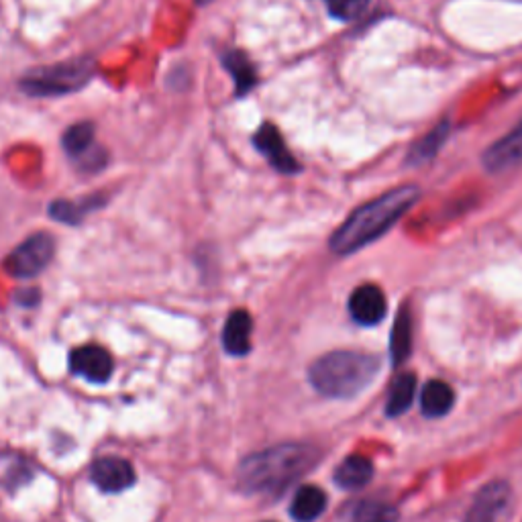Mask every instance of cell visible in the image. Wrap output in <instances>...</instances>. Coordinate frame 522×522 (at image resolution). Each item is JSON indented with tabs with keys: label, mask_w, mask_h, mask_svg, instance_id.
<instances>
[{
	"label": "cell",
	"mask_w": 522,
	"mask_h": 522,
	"mask_svg": "<svg viewBox=\"0 0 522 522\" xmlns=\"http://www.w3.org/2000/svg\"><path fill=\"white\" fill-rule=\"evenodd\" d=\"M223 68L235 82V96L243 98L257 86V68L241 49H229L221 56Z\"/></svg>",
	"instance_id": "cell-13"
},
{
	"label": "cell",
	"mask_w": 522,
	"mask_h": 522,
	"mask_svg": "<svg viewBox=\"0 0 522 522\" xmlns=\"http://www.w3.org/2000/svg\"><path fill=\"white\" fill-rule=\"evenodd\" d=\"M72 374L84 378L92 384H107L113 376L115 361L111 353L100 345H84L72 351L70 355Z\"/></svg>",
	"instance_id": "cell-9"
},
{
	"label": "cell",
	"mask_w": 522,
	"mask_h": 522,
	"mask_svg": "<svg viewBox=\"0 0 522 522\" xmlns=\"http://www.w3.org/2000/svg\"><path fill=\"white\" fill-rule=\"evenodd\" d=\"M251 317L247 310H233L225 329H223V347L229 355H247L251 349Z\"/></svg>",
	"instance_id": "cell-14"
},
{
	"label": "cell",
	"mask_w": 522,
	"mask_h": 522,
	"mask_svg": "<svg viewBox=\"0 0 522 522\" xmlns=\"http://www.w3.org/2000/svg\"><path fill=\"white\" fill-rule=\"evenodd\" d=\"M62 145L70 158L76 160V166L84 172H98L100 168L107 166L109 155L100 145H96L94 125L88 121L68 127L62 137Z\"/></svg>",
	"instance_id": "cell-6"
},
{
	"label": "cell",
	"mask_w": 522,
	"mask_h": 522,
	"mask_svg": "<svg viewBox=\"0 0 522 522\" xmlns=\"http://www.w3.org/2000/svg\"><path fill=\"white\" fill-rule=\"evenodd\" d=\"M510 488L504 482H492L484 486L463 522H500L510 506Z\"/></svg>",
	"instance_id": "cell-10"
},
{
	"label": "cell",
	"mask_w": 522,
	"mask_h": 522,
	"mask_svg": "<svg viewBox=\"0 0 522 522\" xmlns=\"http://www.w3.org/2000/svg\"><path fill=\"white\" fill-rule=\"evenodd\" d=\"M213 3V0H196V5L198 7H204V5H211Z\"/></svg>",
	"instance_id": "cell-24"
},
{
	"label": "cell",
	"mask_w": 522,
	"mask_h": 522,
	"mask_svg": "<svg viewBox=\"0 0 522 522\" xmlns=\"http://www.w3.org/2000/svg\"><path fill=\"white\" fill-rule=\"evenodd\" d=\"M449 131H451L449 121L437 123L423 139H419L410 147V151L406 155V164L421 166V164H427L429 160H433L435 155L441 151V147L445 145Z\"/></svg>",
	"instance_id": "cell-16"
},
{
	"label": "cell",
	"mask_w": 522,
	"mask_h": 522,
	"mask_svg": "<svg viewBox=\"0 0 522 522\" xmlns=\"http://www.w3.org/2000/svg\"><path fill=\"white\" fill-rule=\"evenodd\" d=\"M522 166V123L484 153V168L492 174L508 172Z\"/></svg>",
	"instance_id": "cell-12"
},
{
	"label": "cell",
	"mask_w": 522,
	"mask_h": 522,
	"mask_svg": "<svg viewBox=\"0 0 522 522\" xmlns=\"http://www.w3.org/2000/svg\"><path fill=\"white\" fill-rule=\"evenodd\" d=\"M380 372V361L370 353L333 351L310 365V384L327 398H353L368 388Z\"/></svg>",
	"instance_id": "cell-3"
},
{
	"label": "cell",
	"mask_w": 522,
	"mask_h": 522,
	"mask_svg": "<svg viewBox=\"0 0 522 522\" xmlns=\"http://www.w3.org/2000/svg\"><path fill=\"white\" fill-rule=\"evenodd\" d=\"M390 349H392V359L396 365H400L412 349V317H410V310L404 306L394 323L392 329V341H390Z\"/></svg>",
	"instance_id": "cell-21"
},
{
	"label": "cell",
	"mask_w": 522,
	"mask_h": 522,
	"mask_svg": "<svg viewBox=\"0 0 522 522\" xmlns=\"http://www.w3.org/2000/svg\"><path fill=\"white\" fill-rule=\"evenodd\" d=\"M455 404L453 388L443 380H431L421 392V408L429 419H441Z\"/></svg>",
	"instance_id": "cell-18"
},
{
	"label": "cell",
	"mask_w": 522,
	"mask_h": 522,
	"mask_svg": "<svg viewBox=\"0 0 522 522\" xmlns=\"http://www.w3.org/2000/svg\"><path fill=\"white\" fill-rule=\"evenodd\" d=\"M329 15L337 21H355L368 11L372 0H325Z\"/></svg>",
	"instance_id": "cell-23"
},
{
	"label": "cell",
	"mask_w": 522,
	"mask_h": 522,
	"mask_svg": "<svg viewBox=\"0 0 522 522\" xmlns=\"http://www.w3.org/2000/svg\"><path fill=\"white\" fill-rule=\"evenodd\" d=\"M398 512L386 502L368 500L355 508L351 522H396Z\"/></svg>",
	"instance_id": "cell-22"
},
{
	"label": "cell",
	"mask_w": 522,
	"mask_h": 522,
	"mask_svg": "<svg viewBox=\"0 0 522 522\" xmlns=\"http://www.w3.org/2000/svg\"><path fill=\"white\" fill-rule=\"evenodd\" d=\"M251 143L280 174H298L302 170L298 160L290 153L280 129L274 123L261 125L257 133L251 137Z\"/></svg>",
	"instance_id": "cell-7"
},
{
	"label": "cell",
	"mask_w": 522,
	"mask_h": 522,
	"mask_svg": "<svg viewBox=\"0 0 522 522\" xmlns=\"http://www.w3.org/2000/svg\"><path fill=\"white\" fill-rule=\"evenodd\" d=\"M374 476V465L368 457L351 455L339 463L335 469V482L343 490H359L368 486Z\"/></svg>",
	"instance_id": "cell-15"
},
{
	"label": "cell",
	"mask_w": 522,
	"mask_h": 522,
	"mask_svg": "<svg viewBox=\"0 0 522 522\" xmlns=\"http://www.w3.org/2000/svg\"><path fill=\"white\" fill-rule=\"evenodd\" d=\"M54 253V237L49 233H35L9 253V257L5 259V270L13 278H35L49 266V261L54 259Z\"/></svg>",
	"instance_id": "cell-5"
},
{
	"label": "cell",
	"mask_w": 522,
	"mask_h": 522,
	"mask_svg": "<svg viewBox=\"0 0 522 522\" xmlns=\"http://www.w3.org/2000/svg\"><path fill=\"white\" fill-rule=\"evenodd\" d=\"M90 480L102 492L119 494V492L129 490L135 484L137 476H135L133 465L127 459L109 455V457L96 459L90 465Z\"/></svg>",
	"instance_id": "cell-8"
},
{
	"label": "cell",
	"mask_w": 522,
	"mask_h": 522,
	"mask_svg": "<svg viewBox=\"0 0 522 522\" xmlns=\"http://www.w3.org/2000/svg\"><path fill=\"white\" fill-rule=\"evenodd\" d=\"M416 392V376L414 374H400L394 378L390 394H388V404H386V414L388 416H400L406 412L414 400Z\"/></svg>",
	"instance_id": "cell-20"
},
{
	"label": "cell",
	"mask_w": 522,
	"mask_h": 522,
	"mask_svg": "<svg viewBox=\"0 0 522 522\" xmlns=\"http://www.w3.org/2000/svg\"><path fill=\"white\" fill-rule=\"evenodd\" d=\"M327 508V494L317 486H302L290 506L296 522H315Z\"/></svg>",
	"instance_id": "cell-17"
},
{
	"label": "cell",
	"mask_w": 522,
	"mask_h": 522,
	"mask_svg": "<svg viewBox=\"0 0 522 522\" xmlns=\"http://www.w3.org/2000/svg\"><path fill=\"white\" fill-rule=\"evenodd\" d=\"M96 72V62L88 56L72 58L54 66L35 68L19 80V88L33 98L66 96L82 90Z\"/></svg>",
	"instance_id": "cell-4"
},
{
	"label": "cell",
	"mask_w": 522,
	"mask_h": 522,
	"mask_svg": "<svg viewBox=\"0 0 522 522\" xmlns=\"http://www.w3.org/2000/svg\"><path fill=\"white\" fill-rule=\"evenodd\" d=\"M319 451L302 443H284L245 457L237 469V486L247 494H276L302 478L317 463Z\"/></svg>",
	"instance_id": "cell-2"
},
{
	"label": "cell",
	"mask_w": 522,
	"mask_h": 522,
	"mask_svg": "<svg viewBox=\"0 0 522 522\" xmlns=\"http://www.w3.org/2000/svg\"><path fill=\"white\" fill-rule=\"evenodd\" d=\"M388 312V302L384 292L374 286V284H365L359 286L351 298H349V315L357 325L363 327H374L378 323L384 321Z\"/></svg>",
	"instance_id": "cell-11"
},
{
	"label": "cell",
	"mask_w": 522,
	"mask_h": 522,
	"mask_svg": "<svg viewBox=\"0 0 522 522\" xmlns=\"http://www.w3.org/2000/svg\"><path fill=\"white\" fill-rule=\"evenodd\" d=\"M421 198V190L416 186L394 188L380 198L359 206L349 215V219L333 233L331 251L337 255H351L365 245L380 239L390 231Z\"/></svg>",
	"instance_id": "cell-1"
},
{
	"label": "cell",
	"mask_w": 522,
	"mask_h": 522,
	"mask_svg": "<svg viewBox=\"0 0 522 522\" xmlns=\"http://www.w3.org/2000/svg\"><path fill=\"white\" fill-rule=\"evenodd\" d=\"M104 198L102 196H90L84 200H54L49 204V217L56 219L64 225H80L82 219L92 213L94 208L102 206Z\"/></svg>",
	"instance_id": "cell-19"
}]
</instances>
